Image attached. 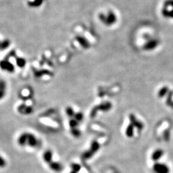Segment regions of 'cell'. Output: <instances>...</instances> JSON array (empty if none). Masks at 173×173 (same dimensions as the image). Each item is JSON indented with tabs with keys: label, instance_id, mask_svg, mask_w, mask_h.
Masks as SVG:
<instances>
[{
	"label": "cell",
	"instance_id": "cell-15",
	"mask_svg": "<svg viewBox=\"0 0 173 173\" xmlns=\"http://www.w3.org/2000/svg\"><path fill=\"white\" fill-rule=\"evenodd\" d=\"M66 113L69 116H72L74 115V111L71 108H68L66 110Z\"/></svg>",
	"mask_w": 173,
	"mask_h": 173
},
{
	"label": "cell",
	"instance_id": "cell-7",
	"mask_svg": "<svg viewBox=\"0 0 173 173\" xmlns=\"http://www.w3.org/2000/svg\"><path fill=\"white\" fill-rule=\"evenodd\" d=\"M49 165H50L51 169L56 171V172H59V171L61 170L62 169L61 165L59 163L57 162H51V163H49Z\"/></svg>",
	"mask_w": 173,
	"mask_h": 173
},
{
	"label": "cell",
	"instance_id": "cell-10",
	"mask_svg": "<svg viewBox=\"0 0 173 173\" xmlns=\"http://www.w3.org/2000/svg\"><path fill=\"white\" fill-rule=\"evenodd\" d=\"M69 125H70V126H71V128L72 129H76V126L78 125V121H76V120H75V119H72V120H71V121H70Z\"/></svg>",
	"mask_w": 173,
	"mask_h": 173
},
{
	"label": "cell",
	"instance_id": "cell-2",
	"mask_svg": "<svg viewBox=\"0 0 173 173\" xmlns=\"http://www.w3.org/2000/svg\"><path fill=\"white\" fill-rule=\"evenodd\" d=\"M99 147H100V146H99V144L97 143V142H95V141H94V142L92 143V147H91L89 151L85 152V153L83 154V157H82L83 159L90 158L91 157H92V155H93L97 151V150H98Z\"/></svg>",
	"mask_w": 173,
	"mask_h": 173
},
{
	"label": "cell",
	"instance_id": "cell-9",
	"mask_svg": "<svg viewBox=\"0 0 173 173\" xmlns=\"http://www.w3.org/2000/svg\"><path fill=\"white\" fill-rule=\"evenodd\" d=\"M43 158H44V160L46 162L51 163V159H52V152L51 151H47L44 153V155H43Z\"/></svg>",
	"mask_w": 173,
	"mask_h": 173
},
{
	"label": "cell",
	"instance_id": "cell-5",
	"mask_svg": "<svg viewBox=\"0 0 173 173\" xmlns=\"http://www.w3.org/2000/svg\"><path fill=\"white\" fill-rule=\"evenodd\" d=\"M130 121H131V123L134 126V127H137V129H139V130H142L143 129V124L142 123H141L140 121H138L137 120V118H135L134 114H131L130 115Z\"/></svg>",
	"mask_w": 173,
	"mask_h": 173
},
{
	"label": "cell",
	"instance_id": "cell-17",
	"mask_svg": "<svg viewBox=\"0 0 173 173\" xmlns=\"http://www.w3.org/2000/svg\"><path fill=\"white\" fill-rule=\"evenodd\" d=\"M76 172H76V171H74V170H73V171H72V172H71V173H76Z\"/></svg>",
	"mask_w": 173,
	"mask_h": 173
},
{
	"label": "cell",
	"instance_id": "cell-3",
	"mask_svg": "<svg viewBox=\"0 0 173 173\" xmlns=\"http://www.w3.org/2000/svg\"><path fill=\"white\" fill-rule=\"evenodd\" d=\"M153 170L155 173H169V169L167 166L161 163H156L153 166Z\"/></svg>",
	"mask_w": 173,
	"mask_h": 173
},
{
	"label": "cell",
	"instance_id": "cell-6",
	"mask_svg": "<svg viewBox=\"0 0 173 173\" xmlns=\"http://www.w3.org/2000/svg\"><path fill=\"white\" fill-rule=\"evenodd\" d=\"M163 154H164V152L162 149H157L152 154V158L154 161H157L163 156Z\"/></svg>",
	"mask_w": 173,
	"mask_h": 173
},
{
	"label": "cell",
	"instance_id": "cell-8",
	"mask_svg": "<svg viewBox=\"0 0 173 173\" xmlns=\"http://www.w3.org/2000/svg\"><path fill=\"white\" fill-rule=\"evenodd\" d=\"M134 126H133L131 123L128 126L127 129H126V134L128 137L131 138L134 136Z\"/></svg>",
	"mask_w": 173,
	"mask_h": 173
},
{
	"label": "cell",
	"instance_id": "cell-16",
	"mask_svg": "<svg viewBox=\"0 0 173 173\" xmlns=\"http://www.w3.org/2000/svg\"><path fill=\"white\" fill-rule=\"evenodd\" d=\"M164 138H165V140L167 141L169 140V131H165V133H164Z\"/></svg>",
	"mask_w": 173,
	"mask_h": 173
},
{
	"label": "cell",
	"instance_id": "cell-11",
	"mask_svg": "<svg viewBox=\"0 0 173 173\" xmlns=\"http://www.w3.org/2000/svg\"><path fill=\"white\" fill-rule=\"evenodd\" d=\"M167 91L168 89L167 87L162 88V89L159 91V97H163V96H164V94L167 93Z\"/></svg>",
	"mask_w": 173,
	"mask_h": 173
},
{
	"label": "cell",
	"instance_id": "cell-12",
	"mask_svg": "<svg viewBox=\"0 0 173 173\" xmlns=\"http://www.w3.org/2000/svg\"><path fill=\"white\" fill-rule=\"evenodd\" d=\"M82 118H83V115H82V113H76V114H75V115H74V119L76 120L77 121H81V120H82Z\"/></svg>",
	"mask_w": 173,
	"mask_h": 173
},
{
	"label": "cell",
	"instance_id": "cell-1",
	"mask_svg": "<svg viewBox=\"0 0 173 173\" xmlns=\"http://www.w3.org/2000/svg\"><path fill=\"white\" fill-rule=\"evenodd\" d=\"M18 143L20 145L24 146L26 145L25 144H28V145L32 147H36L39 145V142L36 139V137L30 134H23L19 138Z\"/></svg>",
	"mask_w": 173,
	"mask_h": 173
},
{
	"label": "cell",
	"instance_id": "cell-4",
	"mask_svg": "<svg viewBox=\"0 0 173 173\" xmlns=\"http://www.w3.org/2000/svg\"><path fill=\"white\" fill-rule=\"evenodd\" d=\"M111 108V104L109 103V102H106V103H103L102 105H99V106L95 107L93 110H92V113H91V117L93 118L95 116L96 113L98 110H102V111H108Z\"/></svg>",
	"mask_w": 173,
	"mask_h": 173
},
{
	"label": "cell",
	"instance_id": "cell-13",
	"mask_svg": "<svg viewBox=\"0 0 173 173\" xmlns=\"http://www.w3.org/2000/svg\"><path fill=\"white\" fill-rule=\"evenodd\" d=\"M71 134H73L74 137H79V136L80 135V131L76 129H71Z\"/></svg>",
	"mask_w": 173,
	"mask_h": 173
},
{
	"label": "cell",
	"instance_id": "cell-14",
	"mask_svg": "<svg viewBox=\"0 0 173 173\" xmlns=\"http://www.w3.org/2000/svg\"><path fill=\"white\" fill-rule=\"evenodd\" d=\"M72 169L74 171H76V172H78V171L80 169V166L77 164H72Z\"/></svg>",
	"mask_w": 173,
	"mask_h": 173
},
{
	"label": "cell",
	"instance_id": "cell-18",
	"mask_svg": "<svg viewBox=\"0 0 173 173\" xmlns=\"http://www.w3.org/2000/svg\"><path fill=\"white\" fill-rule=\"evenodd\" d=\"M171 107H172V108H173V102L172 103V105H171Z\"/></svg>",
	"mask_w": 173,
	"mask_h": 173
}]
</instances>
